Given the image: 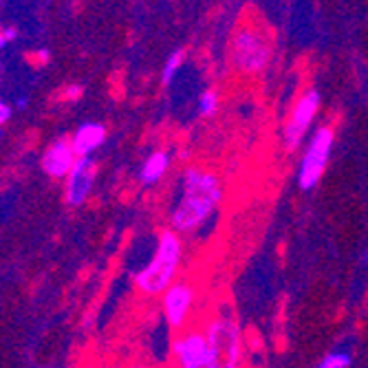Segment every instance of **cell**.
Wrapping results in <instances>:
<instances>
[{
    "label": "cell",
    "instance_id": "d6986e66",
    "mask_svg": "<svg viewBox=\"0 0 368 368\" xmlns=\"http://www.w3.org/2000/svg\"><path fill=\"white\" fill-rule=\"evenodd\" d=\"M3 33L7 35V40H9V42H14V40L18 38V29H16V27H5Z\"/></svg>",
    "mask_w": 368,
    "mask_h": 368
},
{
    "label": "cell",
    "instance_id": "7a4b0ae2",
    "mask_svg": "<svg viewBox=\"0 0 368 368\" xmlns=\"http://www.w3.org/2000/svg\"><path fill=\"white\" fill-rule=\"evenodd\" d=\"M183 259L181 236L173 229H164L157 238V247L150 263L134 274V287L143 296H164L175 285L179 265Z\"/></svg>",
    "mask_w": 368,
    "mask_h": 368
},
{
    "label": "cell",
    "instance_id": "9a60e30c",
    "mask_svg": "<svg viewBox=\"0 0 368 368\" xmlns=\"http://www.w3.org/2000/svg\"><path fill=\"white\" fill-rule=\"evenodd\" d=\"M351 362H353V358L349 351H333V353L324 355L315 368H349Z\"/></svg>",
    "mask_w": 368,
    "mask_h": 368
},
{
    "label": "cell",
    "instance_id": "44dd1931",
    "mask_svg": "<svg viewBox=\"0 0 368 368\" xmlns=\"http://www.w3.org/2000/svg\"><path fill=\"white\" fill-rule=\"evenodd\" d=\"M9 44V40H7V35L3 33V29H0V49H5Z\"/></svg>",
    "mask_w": 368,
    "mask_h": 368
},
{
    "label": "cell",
    "instance_id": "4fadbf2b",
    "mask_svg": "<svg viewBox=\"0 0 368 368\" xmlns=\"http://www.w3.org/2000/svg\"><path fill=\"white\" fill-rule=\"evenodd\" d=\"M183 62H186V51H183V49H175V51L168 55L166 64L161 69V84H166V87L168 84H173L175 78L179 76Z\"/></svg>",
    "mask_w": 368,
    "mask_h": 368
},
{
    "label": "cell",
    "instance_id": "3957f363",
    "mask_svg": "<svg viewBox=\"0 0 368 368\" xmlns=\"http://www.w3.org/2000/svg\"><path fill=\"white\" fill-rule=\"evenodd\" d=\"M203 331L210 344L207 368H238L243 358V333L234 317L229 313L214 315Z\"/></svg>",
    "mask_w": 368,
    "mask_h": 368
},
{
    "label": "cell",
    "instance_id": "5bb4252c",
    "mask_svg": "<svg viewBox=\"0 0 368 368\" xmlns=\"http://www.w3.org/2000/svg\"><path fill=\"white\" fill-rule=\"evenodd\" d=\"M218 104H220V97L214 89H207L201 93L199 97V102H196V110H199V115L205 117V119H210L216 115V110H218Z\"/></svg>",
    "mask_w": 368,
    "mask_h": 368
},
{
    "label": "cell",
    "instance_id": "e0dca14e",
    "mask_svg": "<svg viewBox=\"0 0 368 368\" xmlns=\"http://www.w3.org/2000/svg\"><path fill=\"white\" fill-rule=\"evenodd\" d=\"M11 113H14V110H11V106L5 100H0V126L7 124V121L11 119Z\"/></svg>",
    "mask_w": 368,
    "mask_h": 368
},
{
    "label": "cell",
    "instance_id": "2e32d148",
    "mask_svg": "<svg viewBox=\"0 0 368 368\" xmlns=\"http://www.w3.org/2000/svg\"><path fill=\"white\" fill-rule=\"evenodd\" d=\"M82 95H84V87H82V84H69L67 91H64V97H67L69 102H80Z\"/></svg>",
    "mask_w": 368,
    "mask_h": 368
},
{
    "label": "cell",
    "instance_id": "ba28073f",
    "mask_svg": "<svg viewBox=\"0 0 368 368\" xmlns=\"http://www.w3.org/2000/svg\"><path fill=\"white\" fill-rule=\"evenodd\" d=\"M97 179V161L93 157H80L69 177L64 179V201L71 207L87 203Z\"/></svg>",
    "mask_w": 368,
    "mask_h": 368
},
{
    "label": "cell",
    "instance_id": "6da1fadb",
    "mask_svg": "<svg viewBox=\"0 0 368 368\" xmlns=\"http://www.w3.org/2000/svg\"><path fill=\"white\" fill-rule=\"evenodd\" d=\"M223 181L210 168L188 166L181 175L179 196L170 212V229L177 234H192L205 225L223 201Z\"/></svg>",
    "mask_w": 368,
    "mask_h": 368
},
{
    "label": "cell",
    "instance_id": "9c48e42d",
    "mask_svg": "<svg viewBox=\"0 0 368 368\" xmlns=\"http://www.w3.org/2000/svg\"><path fill=\"white\" fill-rule=\"evenodd\" d=\"M194 302H196V289H194L192 282L177 280L175 285L161 296L166 322L173 328H181L188 322Z\"/></svg>",
    "mask_w": 368,
    "mask_h": 368
},
{
    "label": "cell",
    "instance_id": "8992f818",
    "mask_svg": "<svg viewBox=\"0 0 368 368\" xmlns=\"http://www.w3.org/2000/svg\"><path fill=\"white\" fill-rule=\"evenodd\" d=\"M320 100L322 97L315 89L300 95V100L296 102V106H293L285 128H282V143H285L287 150H298V146L302 143L306 130L311 128L317 110H320Z\"/></svg>",
    "mask_w": 368,
    "mask_h": 368
},
{
    "label": "cell",
    "instance_id": "cb8c5ba5",
    "mask_svg": "<svg viewBox=\"0 0 368 368\" xmlns=\"http://www.w3.org/2000/svg\"><path fill=\"white\" fill-rule=\"evenodd\" d=\"M3 7H5V3H0V9H3Z\"/></svg>",
    "mask_w": 368,
    "mask_h": 368
},
{
    "label": "cell",
    "instance_id": "277c9868",
    "mask_svg": "<svg viewBox=\"0 0 368 368\" xmlns=\"http://www.w3.org/2000/svg\"><path fill=\"white\" fill-rule=\"evenodd\" d=\"M272 60V42L267 33L245 24L229 44V62L240 76H261Z\"/></svg>",
    "mask_w": 368,
    "mask_h": 368
},
{
    "label": "cell",
    "instance_id": "52a82bcc",
    "mask_svg": "<svg viewBox=\"0 0 368 368\" xmlns=\"http://www.w3.org/2000/svg\"><path fill=\"white\" fill-rule=\"evenodd\" d=\"M173 355L179 368H207L210 364V344H207L205 331L190 328L173 342Z\"/></svg>",
    "mask_w": 368,
    "mask_h": 368
},
{
    "label": "cell",
    "instance_id": "30bf717a",
    "mask_svg": "<svg viewBox=\"0 0 368 368\" xmlns=\"http://www.w3.org/2000/svg\"><path fill=\"white\" fill-rule=\"evenodd\" d=\"M78 157L73 152V146L69 137H58L42 155V170L51 179H67L69 173L76 166Z\"/></svg>",
    "mask_w": 368,
    "mask_h": 368
},
{
    "label": "cell",
    "instance_id": "ffe728a7",
    "mask_svg": "<svg viewBox=\"0 0 368 368\" xmlns=\"http://www.w3.org/2000/svg\"><path fill=\"white\" fill-rule=\"evenodd\" d=\"M27 106H29V100H27V97H24V95L18 97V100H16V108H18V110H24Z\"/></svg>",
    "mask_w": 368,
    "mask_h": 368
},
{
    "label": "cell",
    "instance_id": "7402d4cb",
    "mask_svg": "<svg viewBox=\"0 0 368 368\" xmlns=\"http://www.w3.org/2000/svg\"><path fill=\"white\" fill-rule=\"evenodd\" d=\"M360 261H362V265H368V247L362 252V259H360Z\"/></svg>",
    "mask_w": 368,
    "mask_h": 368
},
{
    "label": "cell",
    "instance_id": "ac0fdd59",
    "mask_svg": "<svg viewBox=\"0 0 368 368\" xmlns=\"http://www.w3.org/2000/svg\"><path fill=\"white\" fill-rule=\"evenodd\" d=\"M33 60H35V62H38V64H46L49 60H51V51L42 46V49H38V51L33 53Z\"/></svg>",
    "mask_w": 368,
    "mask_h": 368
},
{
    "label": "cell",
    "instance_id": "8fae6325",
    "mask_svg": "<svg viewBox=\"0 0 368 368\" xmlns=\"http://www.w3.org/2000/svg\"><path fill=\"white\" fill-rule=\"evenodd\" d=\"M106 141V126L100 121H84L78 130L71 134V146L76 157H93L97 148H102Z\"/></svg>",
    "mask_w": 368,
    "mask_h": 368
},
{
    "label": "cell",
    "instance_id": "7c38bea8",
    "mask_svg": "<svg viewBox=\"0 0 368 368\" xmlns=\"http://www.w3.org/2000/svg\"><path fill=\"white\" fill-rule=\"evenodd\" d=\"M170 164H173V159H170V152L166 150H155L146 157V161L141 164V170H139V181L141 186L150 188V186H157L159 181L166 177V173L170 170Z\"/></svg>",
    "mask_w": 368,
    "mask_h": 368
},
{
    "label": "cell",
    "instance_id": "5b68a950",
    "mask_svg": "<svg viewBox=\"0 0 368 368\" xmlns=\"http://www.w3.org/2000/svg\"><path fill=\"white\" fill-rule=\"evenodd\" d=\"M333 141H335V132L328 126H320L313 137L309 139V146L300 159V168H298V188L309 192L313 190L317 183H320L324 170L328 166V157L333 150Z\"/></svg>",
    "mask_w": 368,
    "mask_h": 368
},
{
    "label": "cell",
    "instance_id": "603a6c76",
    "mask_svg": "<svg viewBox=\"0 0 368 368\" xmlns=\"http://www.w3.org/2000/svg\"><path fill=\"white\" fill-rule=\"evenodd\" d=\"M130 368H152V366H143V364H134V366H130Z\"/></svg>",
    "mask_w": 368,
    "mask_h": 368
}]
</instances>
